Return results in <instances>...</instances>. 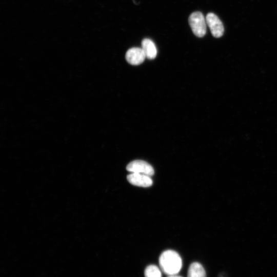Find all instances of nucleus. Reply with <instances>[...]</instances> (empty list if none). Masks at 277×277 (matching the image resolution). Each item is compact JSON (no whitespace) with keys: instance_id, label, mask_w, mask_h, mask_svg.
Wrapping results in <instances>:
<instances>
[{"instance_id":"obj_10","label":"nucleus","mask_w":277,"mask_h":277,"mask_svg":"<svg viewBox=\"0 0 277 277\" xmlns=\"http://www.w3.org/2000/svg\"><path fill=\"white\" fill-rule=\"evenodd\" d=\"M168 277H182V276L177 275V274H175V275H169Z\"/></svg>"},{"instance_id":"obj_3","label":"nucleus","mask_w":277,"mask_h":277,"mask_svg":"<svg viewBox=\"0 0 277 277\" xmlns=\"http://www.w3.org/2000/svg\"><path fill=\"white\" fill-rule=\"evenodd\" d=\"M131 173H138L151 176L154 174L153 167L147 162L142 160H134L129 163L126 167Z\"/></svg>"},{"instance_id":"obj_8","label":"nucleus","mask_w":277,"mask_h":277,"mask_svg":"<svg viewBox=\"0 0 277 277\" xmlns=\"http://www.w3.org/2000/svg\"><path fill=\"white\" fill-rule=\"evenodd\" d=\"M187 277H206V272L201 264L194 262L190 265Z\"/></svg>"},{"instance_id":"obj_2","label":"nucleus","mask_w":277,"mask_h":277,"mask_svg":"<svg viewBox=\"0 0 277 277\" xmlns=\"http://www.w3.org/2000/svg\"><path fill=\"white\" fill-rule=\"evenodd\" d=\"M189 25L194 34L199 37L204 36L206 33V21L202 12L192 13L188 18Z\"/></svg>"},{"instance_id":"obj_5","label":"nucleus","mask_w":277,"mask_h":277,"mask_svg":"<svg viewBox=\"0 0 277 277\" xmlns=\"http://www.w3.org/2000/svg\"><path fill=\"white\" fill-rule=\"evenodd\" d=\"M125 57L130 64L138 65L142 64L146 57L142 48L133 47L127 51Z\"/></svg>"},{"instance_id":"obj_1","label":"nucleus","mask_w":277,"mask_h":277,"mask_svg":"<svg viewBox=\"0 0 277 277\" xmlns=\"http://www.w3.org/2000/svg\"><path fill=\"white\" fill-rule=\"evenodd\" d=\"M159 264L162 271L168 275L177 274L182 267L181 256L171 250L165 251L161 254Z\"/></svg>"},{"instance_id":"obj_6","label":"nucleus","mask_w":277,"mask_h":277,"mask_svg":"<svg viewBox=\"0 0 277 277\" xmlns=\"http://www.w3.org/2000/svg\"><path fill=\"white\" fill-rule=\"evenodd\" d=\"M128 182L135 186L148 187L152 185V180L150 176L138 173H131L127 176Z\"/></svg>"},{"instance_id":"obj_4","label":"nucleus","mask_w":277,"mask_h":277,"mask_svg":"<svg viewBox=\"0 0 277 277\" xmlns=\"http://www.w3.org/2000/svg\"><path fill=\"white\" fill-rule=\"evenodd\" d=\"M206 21L214 37L218 38L223 35L224 28L223 23L217 15L213 13H209L206 16Z\"/></svg>"},{"instance_id":"obj_7","label":"nucleus","mask_w":277,"mask_h":277,"mask_svg":"<svg viewBox=\"0 0 277 277\" xmlns=\"http://www.w3.org/2000/svg\"><path fill=\"white\" fill-rule=\"evenodd\" d=\"M142 48L146 57L150 60L154 59L157 55V49L154 43L149 38H144L142 41Z\"/></svg>"},{"instance_id":"obj_9","label":"nucleus","mask_w":277,"mask_h":277,"mask_svg":"<svg viewBox=\"0 0 277 277\" xmlns=\"http://www.w3.org/2000/svg\"><path fill=\"white\" fill-rule=\"evenodd\" d=\"M144 274L145 277H162L160 269L154 265L147 266L145 270Z\"/></svg>"}]
</instances>
